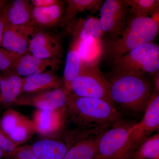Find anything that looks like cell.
<instances>
[{
	"label": "cell",
	"mask_w": 159,
	"mask_h": 159,
	"mask_svg": "<svg viewBox=\"0 0 159 159\" xmlns=\"http://www.w3.org/2000/svg\"><path fill=\"white\" fill-rule=\"evenodd\" d=\"M73 123L82 127L105 129L123 121L113 105L99 98L78 97L70 92L66 107Z\"/></svg>",
	"instance_id": "cell-1"
},
{
	"label": "cell",
	"mask_w": 159,
	"mask_h": 159,
	"mask_svg": "<svg viewBox=\"0 0 159 159\" xmlns=\"http://www.w3.org/2000/svg\"><path fill=\"white\" fill-rule=\"evenodd\" d=\"M106 77L114 103L134 112L145 111L154 90L153 83L146 76L112 71Z\"/></svg>",
	"instance_id": "cell-2"
},
{
	"label": "cell",
	"mask_w": 159,
	"mask_h": 159,
	"mask_svg": "<svg viewBox=\"0 0 159 159\" xmlns=\"http://www.w3.org/2000/svg\"><path fill=\"white\" fill-rule=\"evenodd\" d=\"M159 25L150 17L132 16L120 37L104 44L106 55L112 63L129 51L152 42L159 33Z\"/></svg>",
	"instance_id": "cell-3"
},
{
	"label": "cell",
	"mask_w": 159,
	"mask_h": 159,
	"mask_svg": "<svg viewBox=\"0 0 159 159\" xmlns=\"http://www.w3.org/2000/svg\"><path fill=\"white\" fill-rule=\"evenodd\" d=\"M113 71L146 76L159 73V47L147 43L131 50L113 63Z\"/></svg>",
	"instance_id": "cell-4"
},
{
	"label": "cell",
	"mask_w": 159,
	"mask_h": 159,
	"mask_svg": "<svg viewBox=\"0 0 159 159\" xmlns=\"http://www.w3.org/2000/svg\"><path fill=\"white\" fill-rule=\"evenodd\" d=\"M144 117L135 123L131 132L127 143L122 151L113 159H132L137 148L155 131L159 128V91L153 90Z\"/></svg>",
	"instance_id": "cell-5"
},
{
	"label": "cell",
	"mask_w": 159,
	"mask_h": 159,
	"mask_svg": "<svg viewBox=\"0 0 159 159\" xmlns=\"http://www.w3.org/2000/svg\"><path fill=\"white\" fill-rule=\"evenodd\" d=\"M70 92L78 97L99 98L114 104L110 84L99 65L82 66L80 74L71 83Z\"/></svg>",
	"instance_id": "cell-6"
},
{
	"label": "cell",
	"mask_w": 159,
	"mask_h": 159,
	"mask_svg": "<svg viewBox=\"0 0 159 159\" xmlns=\"http://www.w3.org/2000/svg\"><path fill=\"white\" fill-rule=\"evenodd\" d=\"M99 20L106 42L116 40L132 16L125 0H106L99 9Z\"/></svg>",
	"instance_id": "cell-7"
},
{
	"label": "cell",
	"mask_w": 159,
	"mask_h": 159,
	"mask_svg": "<svg viewBox=\"0 0 159 159\" xmlns=\"http://www.w3.org/2000/svg\"><path fill=\"white\" fill-rule=\"evenodd\" d=\"M135 123L123 121L100 134L93 159H113L123 149Z\"/></svg>",
	"instance_id": "cell-8"
},
{
	"label": "cell",
	"mask_w": 159,
	"mask_h": 159,
	"mask_svg": "<svg viewBox=\"0 0 159 159\" xmlns=\"http://www.w3.org/2000/svg\"><path fill=\"white\" fill-rule=\"evenodd\" d=\"M70 91L64 87L19 97L14 104L34 107L37 109L54 110L66 108Z\"/></svg>",
	"instance_id": "cell-9"
},
{
	"label": "cell",
	"mask_w": 159,
	"mask_h": 159,
	"mask_svg": "<svg viewBox=\"0 0 159 159\" xmlns=\"http://www.w3.org/2000/svg\"><path fill=\"white\" fill-rule=\"evenodd\" d=\"M37 29L31 25L17 26L8 23L3 32L1 46L19 56L29 53V43Z\"/></svg>",
	"instance_id": "cell-10"
},
{
	"label": "cell",
	"mask_w": 159,
	"mask_h": 159,
	"mask_svg": "<svg viewBox=\"0 0 159 159\" xmlns=\"http://www.w3.org/2000/svg\"><path fill=\"white\" fill-rule=\"evenodd\" d=\"M58 58L43 59L28 53L20 56L10 71L20 77H28L41 73H53L59 65Z\"/></svg>",
	"instance_id": "cell-11"
},
{
	"label": "cell",
	"mask_w": 159,
	"mask_h": 159,
	"mask_svg": "<svg viewBox=\"0 0 159 159\" xmlns=\"http://www.w3.org/2000/svg\"><path fill=\"white\" fill-rule=\"evenodd\" d=\"M62 49L57 38L37 29L29 43V52L43 59L58 58Z\"/></svg>",
	"instance_id": "cell-12"
},
{
	"label": "cell",
	"mask_w": 159,
	"mask_h": 159,
	"mask_svg": "<svg viewBox=\"0 0 159 159\" xmlns=\"http://www.w3.org/2000/svg\"><path fill=\"white\" fill-rule=\"evenodd\" d=\"M66 108L54 110L36 109L32 121L36 133L44 137L54 136L59 132L63 124Z\"/></svg>",
	"instance_id": "cell-13"
},
{
	"label": "cell",
	"mask_w": 159,
	"mask_h": 159,
	"mask_svg": "<svg viewBox=\"0 0 159 159\" xmlns=\"http://www.w3.org/2000/svg\"><path fill=\"white\" fill-rule=\"evenodd\" d=\"M65 1H58L53 6L47 8L33 7L30 25L43 30L61 24L65 12Z\"/></svg>",
	"instance_id": "cell-14"
},
{
	"label": "cell",
	"mask_w": 159,
	"mask_h": 159,
	"mask_svg": "<svg viewBox=\"0 0 159 159\" xmlns=\"http://www.w3.org/2000/svg\"><path fill=\"white\" fill-rule=\"evenodd\" d=\"M66 28L72 37L81 41L91 39H102V31L99 19L93 16L74 19Z\"/></svg>",
	"instance_id": "cell-15"
},
{
	"label": "cell",
	"mask_w": 159,
	"mask_h": 159,
	"mask_svg": "<svg viewBox=\"0 0 159 159\" xmlns=\"http://www.w3.org/2000/svg\"><path fill=\"white\" fill-rule=\"evenodd\" d=\"M72 145L60 140L45 139L34 142L31 148L39 159H63Z\"/></svg>",
	"instance_id": "cell-16"
},
{
	"label": "cell",
	"mask_w": 159,
	"mask_h": 159,
	"mask_svg": "<svg viewBox=\"0 0 159 159\" xmlns=\"http://www.w3.org/2000/svg\"><path fill=\"white\" fill-rule=\"evenodd\" d=\"M22 93H36L61 87L60 81L53 73L33 74L22 77Z\"/></svg>",
	"instance_id": "cell-17"
},
{
	"label": "cell",
	"mask_w": 159,
	"mask_h": 159,
	"mask_svg": "<svg viewBox=\"0 0 159 159\" xmlns=\"http://www.w3.org/2000/svg\"><path fill=\"white\" fill-rule=\"evenodd\" d=\"M78 39L73 38L66 57L63 87L70 91L72 81L79 76L82 69V62L78 50Z\"/></svg>",
	"instance_id": "cell-18"
},
{
	"label": "cell",
	"mask_w": 159,
	"mask_h": 159,
	"mask_svg": "<svg viewBox=\"0 0 159 159\" xmlns=\"http://www.w3.org/2000/svg\"><path fill=\"white\" fill-rule=\"evenodd\" d=\"M32 6L27 0H15L4 7L9 24L13 25H30Z\"/></svg>",
	"instance_id": "cell-19"
},
{
	"label": "cell",
	"mask_w": 159,
	"mask_h": 159,
	"mask_svg": "<svg viewBox=\"0 0 159 159\" xmlns=\"http://www.w3.org/2000/svg\"><path fill=\"white\" fill-rule=\"evenodd\" d=\"M101 133L89 137L86 135L80 139L70 147L63 159H93Z\"/></svg>",
	"instance_id": "cell-20"
},
{
	"label": "cell",
	"mask_w": 159,
	"mask_h": 159,
	"mask_svg": "<svg viewBox=\"0 0 159 159\" xmlns=\"http://www.w3.org/2000/svg\"><path fill=\"white\" fill-rule=\"evenodd\" d=\"M10 73L1 77L0 102L5 104L14 103L22 93V77L9 70Z\"/></svg>",
	"instance_id": "cell-21"
},
{
	"label": "cell",
	"mask_w": 159,
	"mask_h": 159,
	"mask_svg": "<svg viewBox=\"0 0 159 159\" xmlns=\"http://www.w3.org/2000/svg\"><path fill=\"white\" fill-rule=\"evenodd\" d=\"M64 15L61 21V26L66 27L68 24L75 19L77 14L86 11L94 13L99 11L104 1L102 0H67Z\"/></svg>",
	"instance_id": "cell-22"
},
{
	"label": "cell",
	"mask_w": 159,
	"mask_h": 159,
	"mask_svg": "<svg viewBox=\"0 0 159 159\" xmlns=\"http://www.w3.org/2000/svg\"><path fill=\"white\" fill-rule=\"evenodd\" d=\"M78 50L82 66L99 65L104 51L103 40L91 39L85 41L79 40Z\"/></svg>",
	"instance_id": "cell-23"
},
{
	"label": "cell",
	"mask_w": 159,
	"mask_h": 159,
	"mask_svg": "<svg viewBox=\"0 0 159 159\" xmlns=\"http://www.w3.org/2000/svg\"><path fill=\"white\" fill-rule=\"evenodd\" d=\"M132 159H159V134L146 139L134 152Z\"/></svg>",
	"instance_id": "cell-24"
},
{
	"label": "cell",
	"mask_w": 159,
	"mask_h": 159,
	"mask_svg": "<svg viewBox=\"0 0 159 159\" xmlns=\"http://www.w3.org/2000/svg\"><path fill=\"white\" fill-rule=\"evenodd\" d=\"M133 16L147 17L159 8L158 0H125Z\"/></svg>",
	"instance_id": "cell-25"
},
{
	"label": "cell",
	"mask_w": 159,
	"mask_h": 159,
	"mask_svg": "<svg viewBox=\"0 0 159 159\" xmlns=\"http://www.w3.org/2000/svg\"><path fill=\"white\" fill-rule=\"evenodd\" d=\"M34 133H36V131L34 123L32 120L28 118L15 128L8 136L18 146L20 144L28 141Z\"/></svg>",
	"instance_id": "cell-26"
},
{
	"label": "cell",
	"mask_w": 159,
	"mask_h": 159,
	"mask_svg": "<svg viewBox=\"0 0 159 159\" xmlns=\"http://www.w3.org/2000/svg\"><path fill=\"white\" fill-rule=\"evenodd\" d=\"M28 118L17 111L13 109L7 110L3 114L2 118H0L2 128L8 136L15 128Z\"/></svg>",
	"instance_id": "cell-27"
},
{
	"label": "cell",
	"mask_w": 159,
	"mask_h": 159,
	"mask_svg": "<svg viewBox=\"0 0 159 159\" xmlns=\"http://www.w3.org/2000/svg\"><path fill=\"white\" fill-rule=\"evenodd\" d=\"M20 57L13 52L0 48V71L7 72L10 70L16 61Z\"/></svg>",
	"instance_id": "cell-28"
},
{
	"label": "cell",
	"mask_w": 159,
	"mask_h": 159,
	"mask_svg": "<svg viewBox=\"0 0 159 159\" xmlns=\"http://www.w3.org/2000/svg\"><path fill=\"white\" fill-rule=\"evenodd\" d=\"M4 159H39L31 150V146L24 145L16 147L6 154Z\"/></svg>",
	"instance_id": "cell-29"
},
{
	"label": "cell",
	"mask_w": 159,
	"mask_h": 159,
	"mask_svg": "<svg viewBox=\"0 0 159 159\" xmlns=\"http://www.w3.org/2000/svg\"><path fill=\"white\" fill-rule=\"evenodd\" d=\"M18 146L4 132L1 125L0 120V148L4 152L6 155V154L11 152Z\"/></svg>",
	"instance_id": "cell-30"
},
{
	"label": "cell",
	"mask_w": 159,
	"mask_h": 159,
	"mask_svg": "<svg viewBox=\"0 0 159 159\" xmlns=\"http://www.w3.org/2000/svg\"><path fill=\"white\" fill-rule=\"evenodd\" d=\"M33 7L39 8H47L54 5L57 0H31L30 1Z\"/></svg>",
	"instance_id": "cell-31"
},
{
	"label": "cell",
	"mask_w": 159,
	"mask_h": 159,
	"mask_svg": "<svg viewBox=\"0 0 159 159\" xmlns=\"http://www.w3.org/2000/svg\"><path fill=\"white\" fill-rule=\"evenodd\" d=\"M3 9L2 11H0V47H1L4 29L6 25L9 23L6 17V13Z\"/></svg>",
	"instance_id": "cell-32"
},
{
	"label": "cell",
	"mask_w": 159,
	"mask_h": 159,
	"mask_svg": "<svg viewBox=\"0 0 159 159\" xmlns=\"http://www.w3.org/2000/svg\"><path fill=\"white\" fill-rule=\"evenodd\" d=\"M151 16V17L150 18H151L158 25H159V8L154 11Z\"/></svg>",
	"instance_id": "cell-33"
},
{
	"label": "cell",
	"mask_w": 159,
	"mask_h": 159,
	"mask_svg": "<svg viewBox=\"0 0 159 159\" xmlns=\"http://www.w3.org/2000/svg\"><path fill=\"white\" fill-rule=\"evenodd\" d=\"M7 1H5V0H0V11L4 9V7L6 6L7 4Z\"/></svg>",
	"instance_id": "cell-34"
},
{
	"label": "cell",
	"mask_w": 159,
	"mask_h": 159,
	"mask_svg": "<svg viewBox=\"0 0 159 159\" xmlns=\"http://www.w3.org/2000/svg\"><path fill=\"white\" fill-rule=\"evenodd\" d=\"M5 156V153L2 149L0 148V159H4Z\"/></svg>",
	"instance_id": "cell-35"
},
{
	"label": "cell",
	"mask_w": 159,
	"mask_h": 159,
	"mask_svg": "<svg viewBox=\"0 0 159 159\" xmlns=\"http://www.w3.org/2000/svg\"><path fill=\"white\" fill-rule=\"evenodd\" d=\"M1 77H1V76H0V82H1Z\"/></svg>",
	"instance_id": "cell-36"
}]
</instances>
